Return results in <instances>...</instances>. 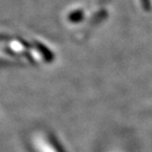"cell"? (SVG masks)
I'll return each mask as SVG.
<instances>
[{
  "label": "cell",
  "instance_id": "cell-1",
  "mask_svg": "<svg viewBox=\"0 0 152 152\" xmlns=\"http://www.w3.org/2000/svg\"><path fill=\"white\" fill-rule=\"evenodd\" d=\"M142 2H143V4L146 6V8L149 7V0H142Z\"/></svg>",
  "mask_w": 152,
  "mask_h": 152
}]
</instances>
